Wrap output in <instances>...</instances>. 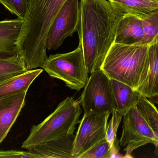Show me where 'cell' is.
<instances>
[{
    "instance_id": "1",
    "label": "cell",
    "mask_w": 158,
    "mask_h": 158,
    "mask_svg": "<svg viewBox=\"0 0 158 158\" xmlns=\"http://www.w3.org/2000/svg\"><path fill=\"white\" fill-rule=\"evenodd\" d=\"M124 15L108 0H81L77 32L88 73L101 68Z\"/></svg>"
},
{
    "instance_id": "2",
    "label": "cell",
    "mask_w": 158,
    "mask_h": 158,
    "mask_svg": "<svg viewBox=\"0 0 158 158\" xmlns=\"http://www.w3.org/2000/svg\"><path fill=\"white\" fill-rule=\"evenodd\" d=\"M67 0H28L17 41L18 54L28 70L42 67L47 58L48 34Z\"/></svg>"
},
{
    "instance_id": "3",
    "label": "cell",
    "mask_w": 158,
    "mask_h": 158,
    "mask_svg": "<svg viewBox=\"0 0 158 158\" xmlns=\"http://www.w3.org/2000/svg\"><path fill=\"white\" fill-rule=\"evenodd\" d=\"M148 45L114 43L100 69L110 79L123 83L135 90L147 59Z\"/></svg>"
},
{
    "instance_id": "4",
    "label": "cell",
    "mask_w": 158,
    "mask_h": 158,
    "mask_svg": "<svg viewBox=\"0 0 158 158\" xmlns=\"http://www.w3.org/2000/svg\"><path fill=\"white\" fill-rule=\"evenodd\" d=\"M81 113L78 101L73 97H67L41 123L32 126L21 147L28 150L38 145L74 133Z\"/></svg>"
},
{
    "instance_id": "5",
    "label": "cell",
    "mask_w": 158,
    "mask_h": 158,
    "mask_svg": "<svg viewBox=\"0 0 158 158\" xmlns=\"http://www.w3.org/2000/svg\"><path fill=\"white\" fill-rule=\"evenodd\" d=\"M42 68L50 77L63 81L77 91L84 88L89 78L80 43L72 52L51 55Z\"/></svg>"
},
{
    "instance_id": "6",
    "label": "cell",
    "mask_w": 158,
    "mask_h": 158,
    "mask_svg": "<svg viewBox=\"0 0 158 158\" xmlns=\"http://www.w3.org/2000/svg\"><path fill=\"white\" fill-rule=\"evenodd\" d=\"M79 102L85 114H110L116 109L110 79L101 69L88 78Z\"/></svg>"
},
{
    "instance_id": "7",
    "label": "cell",
    "mask_w": 158,
    "mask_h": 158,
    "mask_svg": "<svg viewBox=\"0 0 158 158\" xmlns=\"http://www.w3.org/2000/svg\"><path fill=\"white\" fill-rule=\"evenodd\" d=\"M122 134L120 139L121 146L126 147L124 158H133L132 153L137 148L147 144L157 143L156 136L136 105L123 115Z\"/></svg>"
},
{
    "instance_id": "8",
    "label": "cell",
    "mask_w": 158,
    "mask_h": 158,
    "mask_svg": "<svg viewBox=\"0 0 158 158\" xmlns=\"http://www.w3.org/2000/svg\"><path fill=\"white\" fill-rule=\"evenodd\" d=\"M110 114H84L75 137L72 156L79 158L85 152L106 139Z\"/></svg>"
},
{
    "instance_id": "9",
    "label": "cell",
    "mask_w": 158,
    "mask_h": 158,
    "mask_svg": "<svg viewBox=\"0 0 158 158\" xmlns=\"http://www.w3.org/2000/svg\"><path fill=\"white\" fill-rule=\"evenodd\" d=\"M80 20L79 0H67L52 25L48 34L47 50H56L65 40L77 31Z\"/></svg>"
},
{
    "instance_id": "10",
    "label": "cell",
    "mask_w": 158,
    "mask_h": 158,
    "mask_svg": "<svg viewBox=\"0 0 158 158\" xmlns=\"http://www.w3.org/2000/svg\"><path fill=\"white\" fill-rule=\"evenodd\" d=\"M148 45L147 59L135 89L148 98L158 96V35Z\"/></svg>"
},
{
    "instance_id": "11",
    "label": "cell",
    "mask_w": 158,
    "mask_h": 158,
    "mask_svg": "<svg viewBox=\"0 0 158 158\" xmlns=\"http://www.w3.org/2000/svg\"><path fill=\"white\" fill-rule=\"evenodd\" d=\"M27 92L0 98V143L7 136L24 107Z\"/></svg>"
},
{
    "instance_id": "12",
    "label": "cell",
    "mask_w": 158,
    "mask_h": 158,
    "mask_svg": "<svg viewBox=\"0 0 158 158\" xmlns=\"http://www.w3.org/2000/svg\"><path fill=\"white\" fill-rule=\"evenodd\" d=\"M144 35L143 18L132 14H125L121 18L118 24L115 43L140 44Z\"/></svg>"
},
{
    "instance_id": "13",
    "label": "cell",
    "mask_w": 158,
    "mask_h": 158,
    "mask_svg": "<svg viewBox=\"0 0 158 158\" xmlns=\"http://www.w3.org/2000/svg\"><path fill=\"white\" fill-rule=\"evenodd\" d=\"M76 135H66L33 147L28 151L41 158H74L72 156Z\"/></svg>"
},
{
    "instance_id": "14",
    "label": "cell",
    "mask_w": 158,
    "mask_h": 158,
    "mask_svg": "<svg viewBox=\"0 0 158 158\" xmlns=\"http://www.w3.org/2000/svg\"><path fill=\"white\" fill-rule=\"evenodd\" d=\"M23 21L18 18L0 21V58L18 54L17 41Z\"/></svg>"
},
{
    "instance_id": "15",
    "label": "cell",
    "mask_w": 158,
    "mask_h": 158,
    "mask_svg": "<svg viewBox=\"0 0 158 158\" xmlns=\"http://www.w3.org/2000/svg\"><path fill=\"white\" fill-rule=\"evenodd\" d=\"M110 83L116 110L123 115L136 105L141 96L133 88L123 83L114 79H110Z\"/></svg>"
},
{
    "instance_id": "16",
    "label": "cell",
    "mask_w": 158,
    "mask_h": 158,
    "mask_svg": "<svg viewBox=\"0 0 158 158\" xmlns=\"http://www.w3.org/2000/svg\"><path fill=\"white\" fill-rule=\"evenodd\" d=\"M43 69H33L0 82V98L27 91Z\"/></svg>"
},
{
    "instance_id": "17",
    "label": "cell",
    "mask_w": 158,
    "mask_h": 158,
    "mask_svg": "<svg viewBox=\"0 0 158 158\" xmlns=\"http://www.w3.org/2000/svg\"><path fill=\"white\" fill-rule=\"evenodd\" d=\"M123 14L144 17L158 8V0H108Z\"/></svg>"
},
{
    "instance_id": "18",
    "label": "cell",
    "mask_w": 158,
    "mask_h": 158,
    "mask_svg": "<svg viewBox=\"0 0 158 158\" xmlns=\"http://www.w3.org/2000/svg\"><path fill=\"white\" fill-rule=\"evenodd\" d=\"M136 106L156 136L157 143L155 153L158 156V109L155 104L143 96H140Z\"/></svg>"
},
{
    "instance_id": "19",
    "label": "cell",
    "mask_w": 158,
    "mask_h": 158,
    "mask_svg": "<svg viewBox=\"0 0 158 158\" xmlns=\"http://www.w3.org/2000/svg\"><path fill=\"white\" fill-rule=\"evenodd\" d=\"M27 71L19 54L8 58H0V82Z\"/></svg>"
},
{
    "instance_id": "20",
    "label": "cell",
    "mask_w": 158,
    "mask_h": 158,
    "mask_svg": "<svg viewBox=\"0 0 158 158\" xmlns=\"http://www.w3.org/2000/svg\"><path fill=\"white\" fill-rule=\"evenodd\" d=\"M143 19L144 35L140 44H149L158 35V8Z\"/></svg>"
},
{
    "instance_id": "21",
    "label": "cell",
    "mask_w": 158,
    "mask_h": 158,
    "mask_svg": "<svg viewBox=\"0 0 158 158\" xmlns=\"http://www.w3.org/2000/svg\"><path fill=\"white\" fill-rule=\"evenodd\" d=\"M112 146L106 138L85 152L79 158H111Z\"/></svg>"
},
{
    "instance_id": "22",
    "label": "cell",
    "mask_w": 158,
    "mask_h": 158,
    "mask_svg": "<svg viewBox=\"0 0 158 158\" xmlns=\"http://www.w3.org/2000/svg\"><path fill=\"white\" fill-rule=\"evenodd\" d=\"M111 114L112 117L107 127L106 138L112 146L118 141L117 138V131L123 117V115L116 109L113 110Z\"/></svg>"
},
{
    "instance_id": "23",
    "label": "cell",
    "mask_w": 158,
    "mask_h": 158,
    "mask_svg": "<svg viewBox=\"0 0 158 158\" xmlns=\"http://www.w3.org/2000/svg\"><path fill=\"white\" fill-rule=\"evenodd\" d=\"M27 2L28 0H0V3L18 18L23 19Z\"/></svg>"
},
{
    "instance_id": "24",
    "label": "cell",
    "mask_w": 158,
    "mask_h": 158,
    "mask_svg": "<svg viewBox=\"0 0 158 158\" xmlns=\"http://www.w3.org/2000/svg\"><path fill=\"white\" fill-rule=\"evenodd\" d=\"M41 158L40 156L29 151L20 150H0V158Z\"/></svg>"
},
{
    "instance_id": "25",
    "label": "cell",
    "mask_w": 158,
    "mask_h": 158,
    "mask_svg": "<svg viewBox=\"0 0 158 158\" xmlns=\"http://www.w3.org/2000/svg\"><path fill=\"white\" fill-rule=\"evenodd\" d=\"M148 99L151 102H153L155 105H158V96H152V97L148 98Z\"/></svg>"
}]
</instances>
